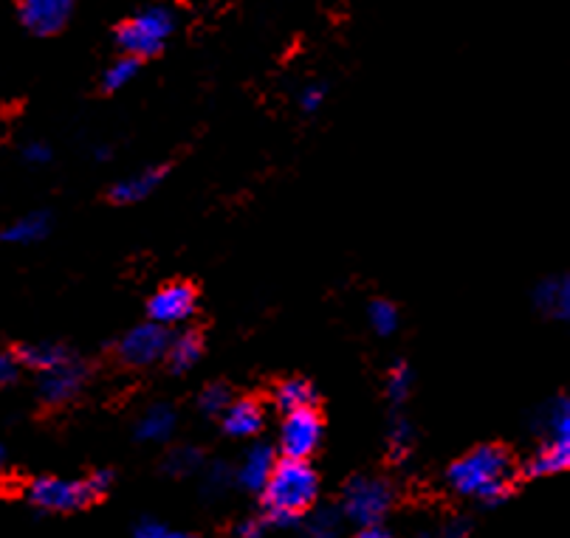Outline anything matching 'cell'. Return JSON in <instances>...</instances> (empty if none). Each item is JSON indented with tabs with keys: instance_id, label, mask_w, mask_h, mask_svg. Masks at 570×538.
Returning <instances> with one entry per match:
<instances>
[{
	"instance_id": "6da1fadb",
	"label": "cell",
	"mask_w": 570,
	"mask_h": 538,
	"mask_svg": "<svg viewBox=\"0 0 570 538\" xmlns=\"http://www.w3.org/2000/svg\"><path fill=\"white\" fill-rule=\"evenodd\" d=\"M446 482L458 496L478 499L485 508H498L509 502L514 490V462L505 448L480 446L452 462Z\"/></svg>"
},
{
	"instance_id": "7a4b0ae2",
	"label": "cell",
	"mask_w": 570,
	"mask_h": 538,
	"mask_svg": "<svg viewBox=\"0 0 570 538\" xmlns=\"http://www.w3.org/2000/svg\"><path fill=\"white\" fill-rule=\"evenodd\" d=\"M263 519L268 527H294L320 499V477L308 460L283 457L263 485Z\"/></svg>"
},
{
	"instance_id": "3957f363",
	"label": "cell",
	"mask_w": 570,
	"mask_h": 538,
	"mask_svg": "<svg viewBox=\"0 0 570 538\" xmlns=\"http://www.w3.org/2000/svg\"><path fill=\"white\" fill-rule=\"evenodd\" d=\"M173 29H176V18H173L170 9L153 7L130 18L125 26H119L116 43H119L121 54L145 60V57H156L158 51L165 49Z\"/></svg>"
},
{
	"instance_id": "277c9868",
	"label": "cell",
	"mask_w": 570,
	"mask_h": 538,
	"mask_svg": "<svg viewBox=\"0 0 570 538\" xmlns=\"http://www.w3.org/2000/svg\"><path fill=\"white\" fill-rule=\"evenodd\" d=\"M395 505V490L387 479L353 477L342 494V516L356 527L379 525Z\"/></svg>"
},
{
	"instance_id": "5b68a950",
	"label": "cell",
	"mask_w": 570,
	"mask_h": 538,
	"mask_svg": "<svg viewBox=\"0 0 570 538\" xmlns=\"http://www.w3.org/2000/svg\"><path fill=\"white\" fill-rule=\"evenodd\" d=\"M29 502L43 514H73L94 502L86 479L40 477L29 485Z\"/></svg>"
},
{
	"instance_id": "8992f818",
	"label": "cell",
	"mask_w": 570,
	"mask_h": 538,
	"mask_svg": "<svg viewBox=\"0 0 570 538\" xmlns=\"http://www.w3.org/2000/svg\"><path fill=\"white\" fill-rule=\"evenodd\" d=\"M322 429L325 426L314 406L285 411L283 426H279V454L292 460H311L322 442Z\"/></svg>"
},
{
	"instance_id": "52a82bcc",
	"label": "cell",
	"mask_w": 570,
	"mask_h": 538,
	"mask_svg": "<svg viewBox=\"0 0 570 538\" xmlns=\"http://www.w3.org/2000/svg\"><path fill=\"white\" fill-rule=\"evenodd\" d=\"M167 345H170V330L158 321H145L121 336L116 356L128 367H153V363L165 361Z\"/></svg>"
},
{
	"instance_id": "ba28073f",
	"label": "cell",
	"mask_w": 570,
	"mask_h": 538,
	"mask_svg": "<svg viewBox=\"0 0 570 538\" xmlns=\"http://www.w3.org/2000/svg\"><path fill=\"white\" fill-rule=\"evenodd\" d=\"M195 308H198V293H195L193 285L170 282L153 293L150 302H147V316H150V321L173 327L193 319Z\"/></svg>"
},
{
	"instance_id": "9c48e42d",
	"label": "cell",
	"mask_w": 570,
	"mask_h": 538,
	"mask_svg": "<svg viewBox=\"0 0 570 538\" xmlns=\"http://www.w3.org/2000/svg\"><path fill=\"white\" fill-rule=\"evenodd\" d=\"M86 381H88L86 363H79L77 358H71V361L60 363V367L40 372L37 395H40V400H43L46 406H62L82 392Z\"/></svg>"
},
{
	"instance_id": "30bf717a",
	"label": "cell",
	"mask_w": 570,
	"mask_h": 538,
	"mask_svg": "<svg viewBox=\"0 0 570 538\" xmlns=\"http://www.w3.org/2000/svg\"><path fill=\"white\" fill-rule=\"evenodd\" d=\"M73 0H20V20L37 37H51L68 26Z\"/></svg>"
},
{
	"instance_id": "8fae6325",
	"label": "cell",
	"mask_w": 570,
	"mask_h": 538,
	"mask_svg": "<svg viewBox=\"0 0 570 538\" xmlns=\"http://www.w3.org/2000/svg\"><path fill=\"white\" fill-rule=\"evenodd\" d=\"M277 448L268 446V442H257L246 451L240 466L235 468V485L249 494H261L263 485L272 477L274 466H277Z\"/></svg>"
},
{
	"instance_id": "7c38bea8",
	"label": "cell",
	"mask_w": 570,
	"mask_h": 538,
	"mask_svg": "<svg viewBox=\"0 0 570 538\" xmlns=\"http://www.w3.org/2000/svg\"><path fill=\"white\" fill-rule=\"evenodd\" d=\"M220 424H224L226 435L235 437V440H252V437L261 435L263 426H266V411H263V406L252 398H232V404L226 406V411L220 415Z\"/></svg>"
},
{
	"instance_id": "4fadbf2b",
	"label": "cell",
	"mask_w": 570,
	"mask_h": 538,
	"mask_svg": "<svg viewBox=\"0 0 570 538\" xmlns=\"http://www.w3.org/2000/svg\"><path fill=\"white\" fill-rule=\"evenodd\" d=\"M570 462V437H542V446L525 462V477L540 479L562 474Z\"/></svg>"
},
{
	"instance_id": "5bb4252c",
	"label": "cell",
	"mask_w": 570,
	"mask_h": 538,
	"mask_svg": "<svg viewBox=\"0 0 570 538\" xmlns=\"http://www.w3.org/2000/svg\"><path fill=\"white\" fill-rule=\"evenodd\" d=\"M534 305L542 316L557 321H568L570 316V279L564 273L542 279L534 288Z\"/></svg>"
},
{
	"instance_id": "9a60e30c",
	"label": "cell",
	"mask_w": 570,
	"mask_h": 538,
	"mask_svg": "<svg viewBox=\"0 0 570 538\" xmlns=\"http://www.w3.org/2000/svg\"><path fill=\"white\" fill-rule=\"evenodd\" d=\"M165 178L167 167H150V170L134 172V176L121 178V181L110 189V200H116V203H139V200L150 198Z\"/></svg>"
},
{
	"instance_id": "2e32d148",
	"label": "cell",
	"mask_w": 570,
	"mask_h": 538,
	"mask_svg": "<svg viewBox=\"0 0 570 538\" xmlns=\"http://www.w3.org/2000/svg\"><path fill=\"white\" fill-rule=\"evenodd\" d=\"M176 411L167 404H156L141 415V420L136 424V440L141 442H167L176 431Z\"/></svg>"
},
{
	"instance_id": "e0dca14e",
	"label": "cell",
	"mask_w": 570,
	"mask_h": 538,
	"mask_svg": "<svg viewBox=\"0 0 570 538\" xmlns=\"http://www.w3.org/2000/svg\"><path fill=\"white\" fill-rule=\"evenodd\" d=\"M49 231H51L49 212H29L0 231V240L12 242V246H31V242H40L43 237H49Z\"/></svg>"
},
{
	"instance_id": "ac0fdd59",
	"label": "cell",
	"mask_w": 570,
	"mask_h": 538,
	"mask_svg": "<svg viewBox=\"0 0 570 538\" xmlns=\"http://www.w3.org/2000/svg\"><path fill=\"white\" fill-rule=\"evenodd\" d=\"M204 356V339L195 330H184V333L170 336V345H167V363H170L173 372H187Z\"/></svg>"
},
{
	"instance_id": "d6986e66",
	"label": "cell",
	"mask_w": 570,
	"mask_h": 538,
	"mask_svg": "<svg viewBox=\"0 0 570 538\" xmlns=\"http://www.w3.org/2000/svg\"><path fill=\"white\" fill-rule=\"evenodd\" d=\"M20 358V367H29L35 369L37 376L46 372V369H55L60 363L71 361V350L62 345H55V341H40V345H29V347H20L18 350Z\"/></svg>"
},
{
	"instance_id": "ffe728a7",
	"label": "cell",
	"mask_w": 570,
	"mask_h": 538,
	"mask_svg": "<svg viewBox=\"0 0 570 538\" xmlns=\"http://www.w3.org/2000/svg\"><path fill=\"white\" fill-rule=\"evenodd\" d=\"M274 404L283 411L308 409V406H316V389L311 387V381H305V378H288V381L279 383L277 392H274Z\"/></svg>"
},
{
	"instance_id": "44dd1931",
	"label": "cell",
	"mask_w": 570,
	"mask_h": 538,
	"mask_svg": "<svg viewBox=\"0 0 570 538\" xmlns=\"http://www.w3.org/2000/svg\"><path fill=\"white\" fill-rule=\"evenodd\" d=\"M537 431L542 437H570V404L568 398H553L537 418Z\"/></svg>"
},
{
	"instance_id": "7402d4cb",
	"label": "cell",
	"mask_w": 570,
	"mask_h": 538,
	"mask_svg": "<svg viewBox=\"0 0 570 538\" xmlns=\"http://www.w3.org/2000/svg\"><path fill=\"white\" fill-rule=\"evenodd\" d=\"M299 521L305 525V532H308V536L334 538L340 536L345 516H342L340 508H331V505H322V508H316L314 505V508H311Z\"/></svg>"
},
{
	"instance_id": "603a6c76",
	"label": "cell",
	"mask_w": 570,
	"mask_h": 538,
	"mask_svg": "<svg viewBox=\"0 0 570 538\" xmlns=\"http://www.w3.org/2000/svg\"><path fill=\"white\" fill-rule=\"evenodd\" d=\"M161 468H165L167 477H173V479L195 477V474L204 468V454H200V448H195V446H178L167 454L165 466Z\"/></svg>"
},
{
	"instance_id": "cb8c5ba5",
	"label": "cell",
	"mask_w": 570,
	"mask_h": 538,
	"mask_svg": "<svg viewBox=\"0 0 570 538\" xmlns=\"http://www.w3.org/2000/svg\"><path fill=\"white\" fill-rule=\"evenodd\" d=\"M200 471H204V477H200V494L207 496V499H218L235 482V468L224 460L209 462V468H200Z\"/></svg>"
},
{
	"instance_id": "d4e9b609",
	"label": "cell",
	"mask_w": 570,
	"mask_h": 538,
	"mask_svg": "<svg viewBox=\"0 0 570 538\" xmlns=\"http://www.w3.org/2000/svg\"><path fill=\"white\" fill-rule=\"evenodd\" d=\"M415 446V429L413 424L404 418V415H395L393 420H390V431H387V448H390V457H393L395 462L406 460V454L413 451Z\"/></svg>"
},
{
	"instance_id": "484cf974",
	"label": "cell",
	"mask_w": 570,
	"mask_h": 538,
	"mask_svg": "<svg viewBox=\"0 0 570 538\" xmlns=\"http://www.w3.org/2000/svg\"><path fill=\"white\" fill-rule=\"evenodd\" d=\"M136 77H139V60L125 54V57H119V60H116L108 71H105L102 88L105 91L116 93V91H121V88H128Z\"/></svg>"
},
{
	"instance_id": "4316f807",
	"label": "cell",
	"mask_w": 570,
	"mask_h": 538,
	"mask_svg": "<svg viewBox=\"0 0 570 538\" xmlns=\"http://www.w3.org/2000/svg\"><path fill=\"white\" fill-rule=\"evenodd\" d=\"M367 321H371V327L379 336H393L399 330V308L387 302V299H376L367 308Z\"/></svg>"
},
{
	"instance_id": "83f0119b",
	"label": "cell",
	"mask_w": 570,
	"mask_h": 538,
	"mask_svg": "<svg viewBox=\"0 0 570 538\" xmlns=\"http://www.w3.org/2000/svg\"><path fill=\"white\" fill-rule=\"evenodd\" d=\"M410 395H413V369L406 361H395L387 376V398L401 406Z\"/></svg>"
},
{
	"instance_id": "f1b7e54d",
	"label": "cell",
	"mask_w": 570,
	"mask_h": 538,
	"mask_svg": "<svg viewBox=\"0 0 570 538\" xmlns=\"http://www.w3.org/2000/svg\"><path fill=\"white\" fill-rule=\"evenodd\" d=\"M229 404H232V392L226 383H213V387H207L198 395V409L204 411L207 418H220Z\"/></svg>"
},
{
	"instance_id": "f546056e",
	"label": "cell",
	"mask_w": 570,
	"mask_h": 538,
	"mask_svg": "<svg viewBox=\"0 0 570 538\" xmlns=\"http://www.w3.org/2000/svg\"><path fill=\"white\" fill-rule=\"evenodd\" d=\"M134 536L139 538H184L187 532L184 530H173L167 521H158V519H141L139 525L134 527Z\"/></svg>"
},
{
	"instance_id": "4dcf8cb0",
	"label": "cell",
	"mask_w": 570,
	"mask_h": 538,
	"mask_svg": "<svg viewBox=\"0 0 570 538\" xmlns=\"http://www.w3.org/2000/svg\"><path fill=\"white\" fill-rule=\"evenodd\" d=\"M20 358L18 352H9V350H0V389L3 387H12L20 376Z\"/></svg>"
},
{
	"instance_id": "1f68e13d",
	"label": "cell",
	"mask_w": 570,
	"mask_h": 538,
	"mask_svg": "<svg viewBox=\"0 0 570 538\" xmlns=\"http://www.w3.org/2000/svg\"><path fill=\"white\" fill-rule=\"evenodd\" d=\"M322 102H325V86H308L299 93V108L305 113H316L322 108Z\"/></svg>"
},
{
	"instance_id": "d6a6232c",
	"label": "cell",
	"mask_w": 570,
	"mask_h": 538,
	"mask_svg": "<svg viewBox=\"0 0 570 538\" xmlns=\"http://www.w3.org/2000/svg\"><path fill=\"white\" fill-rule=\"evenodd\" d=\"M51 156H55V152H51V147L43 145V141H31V145L23 147V158L29 163H35V167H46V163L51 161Z\"/></svg>"
},
{
	"instance_id": "836d02e7",
	"label": "cell",
	"mask_w": 570,
	"mask_h": 538,
	"mask_svg": "<svg viewBox=\"0 0 570 538\" xmlns=\"http://www.w3.org/2000/svg\"><path fill=\"white\" fill-rule=\"evenodd\" d=\"M86 482H88V488H91L94 499H99V496L108 494L110 485H114V474H110V471H97V474H91V477H88Z\"/></svg>"
},
{
	"instance_id": "e575fe53",
	"label": "cell",
	"mask_w": 570,
	"mask_h": 538,
	"mask_svg": "<svg viewBox=\"0 0 570 538\" xmlns=\"http://www.w3.org/2000/svg\"><path fill=\"white\" fill-rule=\"evenodd\" d=\"M266 530H268V525H266V519H246V521H240V525H237V536H243V538H261V536H266Z\"/></svg>"
},
{
	"instance_id": "d590c367",
	"label": "cell",
	"mask_w": 570,
	"mask_h": 538,
	"mask_svg": "<svg viewBox=\"0 0 570 538\" xmlns=\"http://www.w3.org/2000/svg\"><path fill=\"white\" fill-rule=\"evenodd\" d=\"M358 536L362 538H390V527L384 525V521H379V525L358 527Z\"/></svg>"
},
{
	"instance_id": "8d00e7d4",
	"label": "cell",
	"mask_w": 570,
	"mask_h": 538,
	"mask_svg": "<svg viewBox=\"0 0 570 538\" xmlns=\"http://www.w3.org/2000/svg\"><path fill=\"white\" fill-rule=\"evenodd\" d=\"M469 530H472V527H469L466 519H452L450 525L443 527V536H466Z\"/></svg>"
},
{
	"instance_id": "74e56055",
	"label": "cell",
	"mask_w": 570,
	"mask_h": 538,
	"mask_svg": "<svg viewBox=\"0 0 570 538\" xmlns=\"http://www.w3.org/2000/svg\"><path fill=\"white\" fill-rule=\"evenodd\" d=\"M94 156H97L99 161H108V158H110V147H97V150H94Z\"/></svg>"
},
{
	"instance_id": "f35d334b",
	"label": "cell",
	"mask_w": 570,
	"mask_h": 538,
	"mask_svg": "<svg viewBox=\"0 0 570 538\" xmlns=\"http://www.w3.org/2000/svg\"><path fill=\"white\" fill-rule=\"evenodd\" d=\"M3 466H7V448L0 446V471H3Z\"/></svg>"
}]
</instances>
